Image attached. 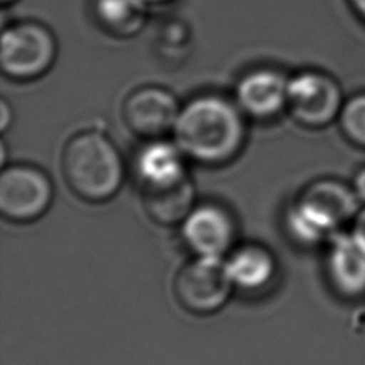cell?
Segmentation results:
<instances>
[{"label": "cell", "instance_id": "d6986e66", "mask_svg": "<svg viewBox=\"0 0 365 365\" xmlns=\"http://www.w3.org/2000/svg\"><path fill=\"white\" fill-rule=\"evenodd\" d=\"M11 124V108L9 106V103L3 98L1 104H0V128L3 133H6V130L9 128V125Z\"/></svg>", "mask_w": 365, "mask_h": 365}, {"label": "cell", "instance_id": "9a60e30c", "mask_svg": "<svg viewBox=\"0 0 365 365\" xmlns=\"http://www.w3.org/2000/svg\"><path fill=\"white\" fill-rule=\"evenodd\" d=\"M225 267L234 287L257 291L271 282L275 274V258L262 245L245 244L231 252Z\"/></svg>", "mask_w": 365, "mask_h": 365}, {"label": "cell", "instance_id": "2e32d148", "mask_svg": "<svg viewBox=\"0 0 365 365\" xmlns=\"http://www.w3.org/2000/svg\"><path fill=\"white\" fill-rule=\"evenodd\" d=\"M338 123L349 143L365 148V93L355 94L345 100Z\"/></svg>", "mask_w": 365, "mask_h": 365}, {"label": "cell", "instance_id": "ba28073f", "mask_svg": "<svg viewBox=\"0 0 365 365\" xmlns=\"http://www.w3.org/2000/svg\"><path fill=\"white\" fill-rule=\"evenodd\" d=\"M181 106L173 91L148 84L133 90L123 103L127 128L140 138L157 140L173 134Z\"/></svg>", "mask_w": 365, "mask_h": 365}, {"label": "cell", "instance_id": "7a4b0ae2", "mask_svg": "<svg viewBox=\"0 0 365 365\" xmlns=\"http://www.w3.org/2000/svg\"><path fill=\"white\" fill-rule=\"evenodd\" d=\"M61 171L70 190L93 204L111 200L125 175L120 150L97 130L80 131L67 141L61 153Z\"/></svg>", "mask_w": 365, "mask_h": 365}, {"label": "cell", "instance_id": "ffe728a7", "mask_svg": "<svg viewBox=\"0 0 365 365\" xmlns=\"http://www.w3.org/2000/svg\"><path fill=\"white\" fill-rule=\"evenodd\" d=\"M354 13L365 23V0H348Z\"/></svg>", "mask_w": 365, "mask_h": 365}, {"label": "cell", "instance_id": "8992f818", "mask_svg": "<svg viewBox=\"0 0 365 365\" xmlns=\"http://www.w3.org/2000/svg\"><path fill=\"white\" fill-rule=\"evenodd\" d=\"M173 288L181 308L210 315L225 305L234 285L222 258L195 257L175 274Z\"/></svg>", "mask_w": 365, "mask_h": 365}, {"label": "cell", "instance_id": "277c9868", "mask_svg": "<svg viewBox=\"0 0 365 365\" xmlns=\"http://www.w3.org/2000/svg\"><path fill=\"white\" fill-rule=\"evenodd\" d=\"M56 57L57 41L47 26L24 20L3 29L0 67L4 77L14 81L37 80L53 67Z\"/></svg>", "mask_w": 365, "mask_h": 365}, {"label": "cell", "instance_id": "5b68a950", "mask_svg": "<svg viewBox=\"0 0 365 365\" xmlns=\"http://www.w3.org/2000/svg\"><path fill=\"white\" fill-rule=\"evenodd\" d=\"M345 98L339 83L328 73L314 68L289 76L287 111L305 128H324L338 121Z\"/></svg>", "mask_w": 365, "mask_h": 365}, {"label": "cell", "instance_id": "7c38bea8", "mask_svg": "<svg viewBox=\"0 0 365 365\" xmlns=\"http://www.w3.org/2000/svg\"><path fill=\"white\" fill-rule=\"evenodd\" d=\"M328 242L325 271L334 291L348 299L365 297V248L349 231H338Z\"/></svg>", "mask_w": 365, "mask_h": 365}, {"label": "cell", "instance_id": "6da1fadb", "mask_svg": "<svg viewBox=\"0 0 365 365\" xmlns=\"http://www.w3.org/2000/svg\"><path fill=\"white\" fill-rule=\"evenodd\" d=\"M247 138L245 115L234 100L207 93L181 106L173 140L184 155L205 167H221L235 160Z\"/></svg>", "mask_w": 365, "mask_h": 365}, {"label": "cell", "instance_id": "5bb4252c", "mask_svg": "<svg viewBox=\"0 0 365 365\" xmlns=\"http://www.w3.org/2000/svg\"><path fill=\"white\" fill-rule=\"evenodd\" d=\"M143 207L147 215L158 225H181L195 207V190L191 178L180 184L141 191Z\"/></svg>", "mask_w": 365, "mask_h": 365}, {"label": "cell", "instance_id": "e0dca14e", "mask_svg": "<svg viewBox=\"0 0 365 365\" xmlns=\"http://www.w3.org/2000/svg\"><path fill=\"white\" fill-rule=\"evenodd\" d=\"M352 237L365 248V205L361 207L358 214L352 221V228L349 230Z\"/></svg>", "mask_w": 365, "mask_h": 365}, {"label": "cell", "instance_id": "3957f363", "mask_svg": "<svg viewBox=\"0 0 365 365\" xmlns=\"http://www.w3.org/2000/svg\"><path fill=\"white\" fill-rule=\"evenodd\" d=\"M361 207L351 185L319 178L309 182L288 208L287 230L301 244H319L352 222Z\"/></svg>", "mask_w": 365, "mask_h": 365}, {"label": "cell", "instance_id": "7402d4cb", "mask_svg": "<svg viewBox=\"0 0 365 365\" xmlns=\"http://www.w3.org/2000/svg\"><path fill=\"white\" fill-rule=\"evenodd\" d=\"M17 0H1V4L3 6H9V4H13V3H16Z\"/></svg>", "mask_w": 365, "mask_h": 365}, {"label": "cell", "instance_id": "8fae6325", "mask_svg": "<svg viewBox=\"0 0 365 365\" xmlns=\"http://www.w3.org/2000/svg\"><path fill=\"white\" fill-rule=\"evenodd\" d=\"M187 160L174 140H147L134 157V173L141 191L171 187L190 178Z\"/></svg>", "mask_w": 365, "mask_h": 365}, {"label": "cell", "instance_id": "4fadbf2b", "mask_svg": "<svg viewBox=\"0 0 365 365\" xmlns=\"http://www.w3.org/2000/svg\"><path fill=\"white\" fill-rule=\"evenodd\" d=\"M144 0H91L90 11L98 29L117 40L133 38L147 24L148 9Z\"/></svg>", "mask_w": 365, "mask_h": 365}, {"label": "cell", "instance_id": "52a82bcc", "mask_svg": "<svg viewBox=\"0 0 365 365\" xmlns=\"http://www.w3.org/2000/svg\"><path fill=\"white\" fill-rule=\"evenodd\" d=\"M54 195L50 177L37 165L14 163L0 174V212L13 222H31L47 212Z\"/></svg>", "mask_w": 365, "mask_h": 365}, {"label": "cell", "instance_id": "9c48e42d", "mask_svg": "<svg viewBox=\"0 0 365 365\" xmlns=\"http://www.w3.org/2000/svg\"><path fill=\"white\" fill-rule=\"evenodd\" d=\"M289 76L275 67H255L244 73L234 90L242 114L255 121H271L287 111Z\"/></svg>", "mask_w": 365, "mask_h": 365}, {"label": "cell", "instance_id": "30bf717a", "mask_svg": "<svg viewBox=\"0 0 365 365\" xmlns=\"http://www.w3.org/2000/svg\"><path fill=\"white\" fill-rule=\"evenodd\" d=\"M237 228L228 210L215 202L195 204L181 222V235L195 257L222 258L232 247Z\"/></svg>", "mask_w": 365, "mask_h": 365}, {"label": "cell", "instance_id": "ac0fdd59", "mask_svg": "<svg viewBox=\"0 0 365 365\" xmlns=\"http://www.w3.org/2000/svg\"><path fill=\"white\" fill-rule=\"evenodd\" d=\"M351 187H352V190H354L356 198L359 200V202H361L362 205H365V167L359 168V170L355 173V175H354V178H352Z\"/></svg>", "mask_w": 365, "mask_h": 365}, {"label": "cell", "instance_id": "44dd1931", "mask_svg": "<svg viewBox=\"0 0 365 365\" xmlns=\"http://www.w3.org/2000/svg\"><path fill=\"white\" fill-rule=\"evenodd\" d=\"M147 4H163V3H168L171 0H144Z\"/></svg>", "mask_w": 365, "mask_h": 365}]
</instances>
